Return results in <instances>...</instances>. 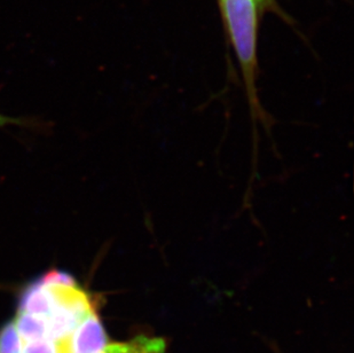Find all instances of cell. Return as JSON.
Masks as SVG:
<instances>
[{"instance_id": "2", "label": "cell", "mask_w": 354, "mask_h": 353, "mask_svg": "<svg viewBox=\"0 0 354 353\" xmlns=\"http://www.w3.org/2000/svg\"><path fill=\"white\" fill-rule=\"evenodd\" d=\"M108 344L107 335L101 323L97 310L82 320L73 334L74 353H95Z\"/></svg>"}, {"instance_id": "3", "label": "cell", "mask_w": 354, "mask_h": 353, "mask_svg": "<svg viewBox=\"0 0 354 353\" xmlns=\"http://www.w3.org/2000/svg\"><path fill=\"white\" fill-rule=\"evenodd\" d=\"M165 342L156 337L138 336L123 343L107 344L95 353H163Z\"/></svg>"}, {"instance_id": "5", "label": "cell", "mask_w": 354, "mask_h": 353, "mask_svg": "<svg viewBox=\"0 0 354 353\" xmlns=\"http://www.w3.org/2000/svg\"><path fill=\"white\" fill-rule=\"evenodd\" d=\"M10 124H24L21 120H17L13 117L5 116L3 114H0V127H5V125H10Z\"/></svg>"}, {"instance_id": "6", "label": "cell", "mask_w": 354, "mask_h": 353, "mask_svg": "<svg viewBox=\"0 0 354 353\" xmlns=\"http://www.w3.org/2000/svg\"><path fill=\"white\" fill-rule=\"evenodd\" d=\"M256 1H257L259 10H263L265 7L271 6L272 3H273V0H256Z\"/></svg>"}, {"instance_id": "4", "label": "cell", "mask_w": 354, "mask_h": 353, "mask_svg": "<svg viewBox=\"0 0 354 353\" xmlns=\"http://www.w3.org/2000/svg\"><path fill=\"white\" fill-rule=\"evenodd\" d=\"M21 351L22 341L13 321H10L0 330V353H21Z\"/></svg>"}, {"instance_id": "1", "label": "cell", "mask_w": 354, "mask_h": 353, "mask_svg": "<svg viewBox=\"0 0 354 353\" xmlns=\"http://www.w3.org/2000/svg\"><path fill=\"white\" fill-rule=\"evenodd\" d=\"M234 46L241 71L243 73L245 94L254 124V152H257V124L268 127L265 113L257 93L258 7L256 0H219Z\"/></svg>"}]
</instances>
